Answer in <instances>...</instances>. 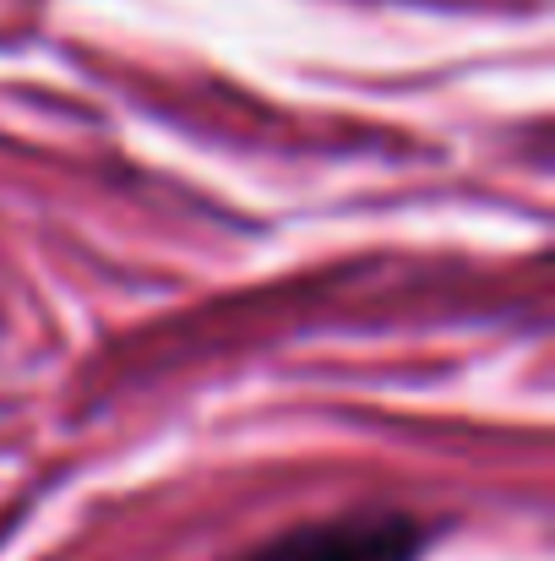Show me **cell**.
I'll return each mask as SVG.
<instances>
[{
    "instance_id": "1",
    "label": "cell",
    "mask_w": 555,
    "mask_h": 561,
    "mask_svg": "<svg viewBox=\"0 0 555 561\" xmlns=\"http://www.w3.org/2000/svg\"><path fill=\"white\" fill-rule=\"evenodd\" d=\"M425 524L392 507H370V513H338V518H316V524H294L273 540H262L256 551L240 561H419L425 551Z\"/></svg>"
}]
</instances>
